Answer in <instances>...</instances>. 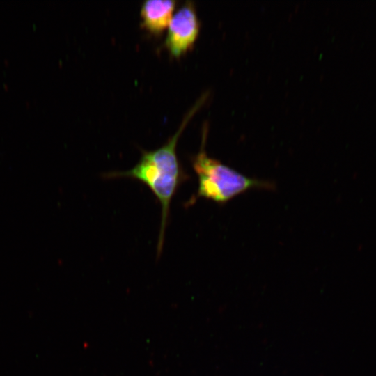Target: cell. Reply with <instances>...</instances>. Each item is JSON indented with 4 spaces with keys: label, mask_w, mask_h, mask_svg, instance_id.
I'll return each mask as SVG.
<instances>
[{
    "label": "cell",
    "mask_w": 376,
    "mask_h": 376,
    "mask_svg": "<svg viewBox=\"0 0 376 376\" xmlns=\"http://www.w3.org/2000/svg\"><path fill=\"white\" fill-rule=\"evenodd\" d=\"M196 104L185 116L176 132L160 148L152 151H142L139 162L131 169L123 172H112L107 178H130L146 184L161 205V224L157 243V256L163 249L164 234L168 223L170 204L180 186L188 179L177 154L176 145L187 122L197 110Z\"/></svg>",
    "instance_id": "cell-1"
},
{
    "label": "cell",
    "mask_w": 376,
    "mask_h": 376,
    "mask_svg": "<svg viewBox=\"0 0 376 376\" xmlns=\"http://www.w3.org/2000/svg\"><path fill=\"white\" fill-rule=\"evenodd\" d=\"M198 31L194 6L187 1L173 15L164 45L173 56L179 57L193 46Z\"/></svg>",
    "instance_id": "cell-3"
},
{
    "label": "cell",
    "mask_w": 376,
    "mask_h": 376,
    "mask_svg": "<svg viewBox=\"0 0 376 376\" xmlns=\"http://www.w3.org/2000/svg\"><path fill=\"white\" fill-rule=\"evenodd\" d=\"M175 6V1L148 0L144 1L141 8L143 26L153 33H160L169 26Z\"/></svg>",
    "instance_id": "cell-4"
},
{
    "label": "cell",
    "mask_w": 376,
    "mask_h": 376,
    "mask_svg": "<svg viewBox=\"0 0 376 376\" xmlns=\"http://www.w3.org/2000/svg\"><path fill=\"white\" fill-rule=\"evenodd\" d=\"M205 137H203L201 148L192 159L198 186L196 196L190 201L194 203L199 198H205L224 203L251 189H274L272 182L245 176L209 157L205 149Z\"/></svg>",
    "instance_id": "cell-2"
}]
</instances>
